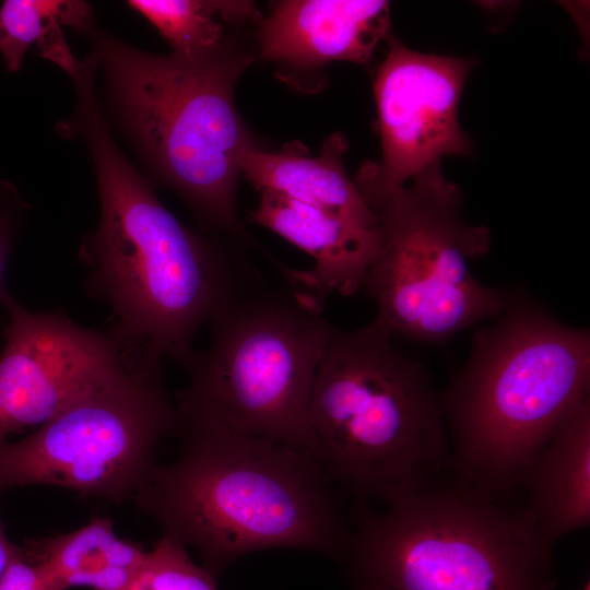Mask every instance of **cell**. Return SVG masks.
I'll list each match as a JSON object with an SVG mask.
<instances>
[{"mask_svg": "<svg viewBox=\"0 0 590 590\" xmlns=\"http://www.w3.org/2000/svg\"><path fill=\"white\" fill-rule=\"evenodd\" d=\"M19 547L10 542L7 538L3 527L0 522V577L7 569L8 565L17 554Z\"/></svg>", "mask_w": 590, "mask_h": 590, "instance_id": "obj_22", "label": "cell"}, {"mask_svg": "<svg viewBox=\"0 0 590 590\" xmlns=\"http://www.w3.org/2000/svg\"><path fill=\"white\" fill-rule=\"evenodd\" d=\"M346 149L342 133L328 137L320 153L312 156L302 145H285L275 152L258 146L244 156L241 175L259 190L275 191L358 223L379 226L378 214L346 174Z\"/></svg>", "mask_w": 590, "mask_h": 590, "instance_id": "obj_15", "label": "cell"}, {"mask_svg": "<svg viewBox=\"0 0 590 590\" xmlns=\"http://www.w3.org/2000/svg\"><path fill=\"white\" fill-rule=\"evenodd\" d=\"M91 21V8L82 1L5 0L0 7V54L9 71H17L25 52L36 44L40 55L70 75L72 56L61 25L82 31Z\"/></svg>", "mask_w": 590, "mask_h": 590, "instance_id": "obj_17", "label": "cell"}, {"mask_svg": "<svg viewBox=\"0 0 590 590\" xmlns=\"http://www.w3.org/2000/svg\"><path fill=\"white\" fill-rule=\"evenodd\" d=\"M138 578L151 590H217L215 577L197 566L184 545L166 536L146 552Z\"/></svg>", "mask_w": 590, "mask_h": 590, "instance_id": "obj_19", "label": "cell"}, {"mask_svg": "<svg viewBox=\"0 0 590 590\" xmlns=\"http://www.w3.org/2000/svg\"><path fill=\"white\" fill-rule=\"evenodd\" d=\"M107 92L127 135L162 184L178 193L201 225L261 249L236 210L244 156L259 145L240 117L234 91L255 50L231 34L192 56L142 51L94 26Z\"/></svg>", "mask_w": 590, "mask_h": 590, "instance_id": "obj_3", "label": "cell"}, {"mask_svg": "<svg viewBox=\"0 0 590 590\" xmlns=\"http://www.w3.org/2000/svg\"><path fill=\"white\" fill-rule=\"evenodd\" d=\"M527 506L551 544L590 521V400H583L528 467Z\"/></svg>", "mask_w": 590, "mask_h": 590, "instance_id": "obj_14", "label": "cell"}, {"mask_svg": "<svg viewBox=\"0 0 590 590\" xmlns=\"http://www.w3.org/2000/svg\"><path fill=\"white\" fill-rule=\"evenodd\" d=\"M25 209L17 191L0 181V298L8 291L4 282L8 262Z\"/></svg>", "mask_w": 590, "mask_h": 590, "instance_id": "obj_20", "label": "cell"}, {"mask_svg": "<svg viewBox=\"0 0 590 590\" xmlns=\"http://www.w3.org/2000/svg\"><path fill=\"white\" fill-rule=\"evenodd\" d=\"M374 79L381 158L366 163L354 182L375 211L391 193L445 156L472 153L459 122V103L471 58L430 55L388 35Z\"/></svg>", "mask_w": 590, "mask_h": 590, "instance_id": "obj_10", "label": "cell"}, {"mask_svg": "<svg viewBox=\"0 0 590 590\" xmlns=\"http://www.w3.org/2000/svg\"><path fill=\"white\" fill-rule=\"evenodd\" d=\"M178 434V457L156 463L132 499L163 536L194 548L213 577L247 554L271 548L341 562L351 522L338 486L314 458L227 430Z\"/></svg>", "mask_w": 590, "mask_h": 590, "instance_id": "obj_2", "label": "cell"}, {"mask_svg": "<svg viewBox=\"0 0 590 590\" xmlns=\"http://www.w3.org/2000/svg\"><path fill=\"white\" fill-rule=\"evenodd\" d=\"M351 582L354 590H384L382 588L366 581L352 580Z\"/></svg>", "mask_w": 590, "mask_h": 590, "instance_id": "obj_23", "label": "cell"}, {"mask_svg": "<svg viewBox=\"0 0 590 590\" xmlns=\"http://www.w3.org/2000/svg\"><path fill=\"white\" fill-rule=\"evenodd\" d=\"M582 590H590V582H589V579H587Z\"/></svg>", "mask_w": 590, "mask_h": 590, "instance_id": "obj_24", "label": "cell"}, {"mask_svg": "<svg viewBox=\"0 0 590 590\" xmlns=\"http://www.w3.org/2000/svg\"><path fill=\"white\" fill-rule=\"evenodd\" d=\"M0 590H50L40 568L19 547L0 577Z\"/></svg>", "mask_w": 590, "mask_h": 590, "instance_id": "obj_21", "label": "cell"}, {"mask_svg": "<svg viewBox=\"0 0 590 590\" xmlns=\"http://www.w3.org/2000/svg\"><path fill=\"white\" fill-rule=\"evenodd\" d=\"M248 221L312 257L308 280L323 298L359 291L381 244L380 225H365L271 190H260Z\"/></svg>", "mask_w": 590, "mask_h": 590, "instance_id": "obj_13", "label": "cell"}, {"mask_svg": "<svg viewBox=\"0 0 590 590\" xmlns=\"http://www.w3.org/2000/svg\"><path fill=\"white\" fill-rule=\"evenodd\" d=\"M392 335L377 317L333 327L310 397L317 461L361 504L420 488L452 463L441 398Z\"/></svg>", "mask_w": 590, "mask_h": 590, "instance_id": "obj_4", "label": "cell"}, {"mask_svg": "<svg viewBox=\"0 0 590 590\" xmlns=\"http://www.w3.org/2000/svg\"><path fill=\"white\" fill-rule=\"evenodd\" d=\"M285 285L260 275L211 318L209 346L182 367L188 381L174 404L177 434L227 430L317 461L309 404L333 326L322 316V297Z\"/></svg>", "mask_w": 590, "mask_h": 590, "instance_id": "obj_6", "label": "cell"}, {"mask_svg": "<svg viewBox=\"0 0 590 590\" xmlns=\"http://www.w3.org/2000/svg\"><path fill=\"white\" fill-rule=\"evenodd\" d=\"M438 477L352 516L341 563L384 590H552L553 546L524 506Z\"/></svg>", "mask_w": 590, "mask_h": 590, "instance_id": "obj_7", "label": "cell"}, {"mask_svg": "<svg viewBox=\"0 0 590 590\" xmlns=\"http://www.w3.org/2000/svg\"><path fill=\"white\" fill-rule=\"evenodd\" d=\"M161 357L137 350L116 380L88 393L30 436L0 442V493L52 485L120 503L133 498L176 433Z\"/></svg>", "mask_w": 590, "mask_h": 590, "instance_id": "obj_9", "label": "cell"}, {"mask_svg": "<svg viewBox=\"0 0 590 590\" xmlns=\"http://www.w3.org/2000/svg\"><path fill=\"white\" fill-rule=\"evenodd\" d=\"M502 320L475 331L470 361L441 398L460 475L506 494L589 398L590 335L509 298Z\"/></svg>", "mask_w": 590, "mask_h": 590, "instance_id": "obj_5", "label": "cell"}, {"mask_svg": "<svg viewBox=\"0 0 590 590\" xmlns=\"http://www.w3.org/2000/svg\"><path fill=\"white\" fill-rule=\"evenodd\" d=\"M95 73L72 78V126L92 156L99 197L97 226L82 241L88 292L106 303L129 347L186 365L200 327L257 279L244 245L199 234L158 200L116 145L96 98Z\"/></svg>", "mask_w": 590, "mask_h": 590, "instance_id": "obj_1", "label": "cell"}, {"mask_svg": "<svg viewBox=\"0 0 590 590\" xmlns=\"http://www.w3.org/2000/svg\"><path fill=\"white\" fill-rule=\"evenodd\" d=\"M128 5L149 20L174 48L192 56L210 51L237 30L257 25L261 12L251 1L130 0Z\"/></svg>", "mask_w": 590, "mask_h": 590, "instance_id": "obj_18", "label": "cell"}, {"mask_svg": "<svg viewBox=\"0 0 590 590\" xmlns=\"http://www.w3.org/2000/svg\"><path fill=\"white\" fill-rule=\"evenodd\" d=\"M460 205L437 163L376 208L381 244L362 288L393 334L440 343L504 311L509 297L470 270L489 251L491 232L465 222Z\"/></svg>", "mask_w": 590, "mask_h": 590, "instance_id": "obj_8", "label": "cell"}, {"mask_svg": "<svg viewBox=\"0 0 590 590\" xmlns=\"http://www.w3.org/2000/svg\"><path fill=\"white\" fill-rule=\"evenodd\" d=\"M0 304L9 316L0 353V442L116 380L135 355L115 332L81 327L63 312L31 311L8 291Z\"/></svg>", "mask_w": 590, "mask_h": 590, "instance_id": "obj_11", "label": "cell"}, {"mask_svg": "<svg viewBox=\"0 0 590 590\" xmlns=\"http://www.w3.org/2000/svg\"><path fill=\"white\" fill-rule=\"evenodd\" d=\"M21 548L40 568L50 590H127L138 579L148 552L119 538L107 517H93L79 529L31 540Z\"/></svg>", "mask_w": 590, "mask_h": 590, "instance_id": "obj_16", "label": "cell"}, {"mask_svg": "<svg viewBox=\"0 0 590 590\" xmlns=\"http://www.w3.org/2000/svg\"><path fill=\"white\" fill-rule=\"evenodd\" d=\"M388 1L284 0L256 26L257 58L288 73L332 61L366 64L389 35Z\"/></svg>", "mask_w": 590, "mask_h": 590, "instance_id": "obj_12", "label": "cell"}]
</instances>
